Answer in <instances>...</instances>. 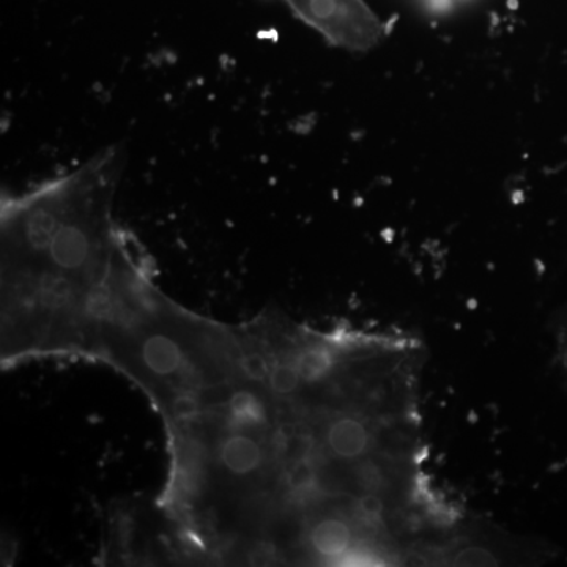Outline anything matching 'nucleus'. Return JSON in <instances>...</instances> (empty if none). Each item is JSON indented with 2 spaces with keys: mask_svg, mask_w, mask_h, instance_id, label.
<instances>
[{
  "mask_svg": "<svg viewBox=\"0 0 567 567\" xmlns=\"http://www.w3.org/2000/svg\"><path fill=\"white\" fill-rule=\"evenodd\" d=\"M298 20L341 50H374L385 24L365 0H282Z\"/></svg>",
  "mask_w": 567,
  "mask_h": 567,
  "instance_id": "1",
  "label": "nucleus"
},
{
  "mask_svg": "<svg viewBox=\"0 0 567 567\" xmlns=\"http://www.w3.org/2000/svg\"><path fill=\"white\" fill-rule=\"evenodd\" d=\"M324 445L339 461H365L375 450L374 429L358 416H339L328 425Z\"/></svg>",
  "mask_w": 567,
  "mask_h": 567,
  "instance_id": "2",
  "label": "nucleus"
},
{
  "mask_svg": "<svg viewBox=\"0 0 567 567\" xmlns=\"http://www.w3.org/2000/svg\"><path fill=\"white\" fill-rule=\"evenodd\" d=\"M141 363L145 371L155 377H171L181 369L183 350L173 336L148 334L140 349Z\"/></svg>",
  "mask_w": 567,
  "mask_h": 567,
  "instance_id": "3",
  "label": "nucleus"
},
{
  "mask_svg": "<svg viewBox=\"0 0 567 567\" xmlns=\"http://www.w3.org/2000/svg\"><path fill=\"white\" fill-rule=\"evenodd\" d=\"M223 465L238 476L251 475L264 464V451L252 436L234 434L224 440L221 445Z\"/></svg>",
  "mask_w": 567,
  "mask_h": 567,
  "instance_id": "4",
  "label": "nucleus"
},
{
  "mask_svg": "<svg viewBox=\"0 0 567 567\" xmlns=\"http://www.w3.org/2000/svg\"><path fill=\"white\" fill-rule=\"evenodd\" d=\"M292 364L300 374L301 382L308 385H319L333 374L338 365V353L334 347L311 344L298 350Z\"/></svg>",
  "mask_w": 567,
  "mask_h": 567,
  "instance_id": "5",
  "label": "nucleus"
},
{
  "mask_svg": "<svg viewBox=\"0 0 567 567\" xmlns=\"http://www.w3.org/2000/svg\"><path fill=\"white\" fill-rule=\"evenodd\" d=\"M352 528L342 518H323L311 532V546L323 558L341 557L352 547Z\"/></svg>",
  "mask_w": 567,
  "mask_h": 567,
  "instance_id": "6",
  "label": "nucleus"
},
{
  "mask_svg": "<svg viewBox=\"0 0 567 567\" xmlns=\"http://www.w3.org/2000/svg\"><path fill=\"white\" fill-rule=\"evenodd\" d=\"M230 423L238 429H260L270 421L267 402L251 390H240L227 402Z\"/></svg>",
  "mask_w": 567,
  "mask_h": 567,
  "instance_id": "7",
  "label": "nucleus"
},
{
  "mask_svg": "<svg viewBox=\"0 0 567 567\" xmlns=\"http://www.w3.org/2000/svg\"><path fill=\"white\" fill-rule=\"evenodd\" d=\"M300 374L292 361L287 360L286 363L275 364L271 368L270 377H268V385L278 395H290L301 385Z\"/></svg>",
  "mask_w": 567,
  "mask_h": 567,
  "instance_id": "8",
  "label": "nucleus"
},
{
  "mask_svg": "<svg viewBox=\"0 0 567 567\" xmlns=\"http://www.w3.org/2000/svg\"><path fill=\"white\" fill-rule=\"evenodd\" d=\"M199 412L200 402L196 395L182 393L171 402V415H173L175 421H181V423L196 420Z\"/></svg>",
  "mask_w": 567,
  "mask_h": 567,
  "instance_id": "9",
  "label": "nucleus"
},
{
  "mask_svg": "<svg viewBox=\"0 0 567 567\" xmlns=\"http://www.w3.org/2000/svg\"><path fill=\"white\" fill-rule=\"evenodd\" d=\"M241 371L252 382H265L270 377V365L264 354L252 352L246 353L240 361Z\"/></svg>",
  "mask_w": 567,
  "mask_h": 567,
  "instance_id": "10",
  "label": "nucleus"
},
{
  "mask_svg": "<svg viewBox=\"0 0 567 567\" xmlns=\"http://www.w3.org/2000/svg\"><path fill=\"white\" fill-rule=\"evenodd\" d=\"M454 561L462 566H486L492 565L491 561H495V558L483 548H465Z\"/></svg>",
  "mask_w": 567,
  "mask_h": 567,
  "instance_id": "11",
  "label": "nucleus"
},
{
  "mask_svg": "<svg viewBox=\"0 0 567 567\" xmlns=\"http://www.w3.org/2000/svg\"><path fill=\"white\" fill-rule=\"evenodd\" d=\"M315 483V470L308 462L301 461L295 465L289 475V486L292 488H305Z\"/></svg>",
  "mask_w": 567,
  "mask_h": 567,
  "instance_id": "12",
  "label": "nucleus"
},
{
  "mask_svg": "<svg viewBox=\"0 0 567 567\" xmlns=\"http://www.w3.org/2000/svg\"><path fill=\"white\" fill-rule=\"evenodd\" d=\"M563 346H565V352L567 354V322H566L565 331H563Z\"/></svg>",
  "mask_w": 567,
  "mask_h": 567,
  "instance_id": "13",
  "label": "nucleus"
}]
</instances>
